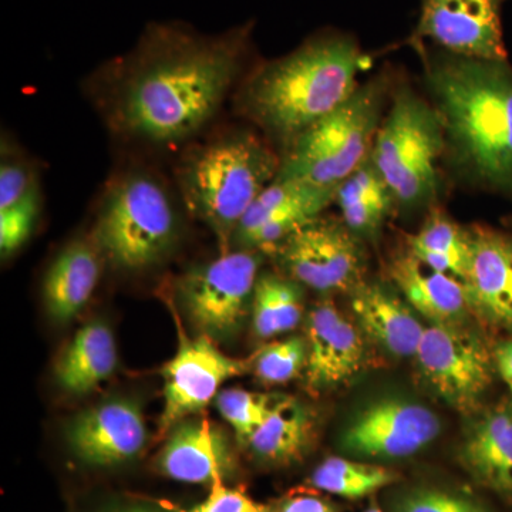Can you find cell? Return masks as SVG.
Returning <instances> with one entry per match:
<instances>
[{
	"label": "cell",
	"instance_id": "6da1fadb",
	"mask_svg": "<svg viewBox=\"0 0 512 512\" xmlns=\"http://www.w3.org/2000/svg\"><path fill=\"white\" fill-rule=\"evenodd\" d=\"M249 43L251 25L205 35L181 22L150 23L130 52L93 74L90 97L116 136L183 143L217 116Z\"/></svg>",
	"mask_w": 512,
	"mask_h": 512
},
{
	"label": "cell",
	"instance_id": "7a4b0ae2",
	"mask_svg": "<svg viewBox=\"0 0 512 512\" xmlns=\"http://www.w3.org/2000/svg\"><path fill=\"white\" fill-rule=\"evenodd\" d=\"M446 55L430 64L429 86L447 148L471 181L512 197V69Z\"/></svg>",
	"mask_w": 512,
	"mask_h": 512
},
{
	"label": "cell",
	"instance_id": "3957f363",
	"mask_svg": "<svg viewBox=\"0 0 512 512\" xmlns=\"http://www.w3.org/2000/svg\"><path fill=\"white\" fill-rule=\"evenodd\" d=\"M366 57L348 36L320 35L256 67L237 93V109L288 146L356 92Z\"/></svg>",
	"mask_w": 512,
	"mask_h": 512
},
{
	"label": "cell",
	"instance_id": "277c9868",
	"mask_svg": "<svg viewBox=\"0 0 512 512\" xmlns=\"http://www.w3.org/2000/svg\"><path fill=\"white\" fill-rule=\"evenodd\" d=\"M281 158L249 130H228L192 144L175 167L187 210L228 252L239 222L278 175Z\"/></svg>",
	"mask_w": 512,
	"mask_h": 512
},
{
	"label": "cell",
	"instance_id": "5b68a950",
	"mask_svg": "<svg viewBox=\"0 0 512 512\" xmlns=\"http://www.w3.org/2000/svg\"><path fill=\"white\" fill-rule=\"evenodd\" d=\"M180 227L164 184L147 171L130 170L107 185L94 241L117 268L141 271L160 264L173 251Z\"/></svg>",
	"mask_w": 512,
	"mask_h": 512
},
{
	"label": "cell",
	"instance_id": "8992f818",
	"mask_svg": "<svg viewBox=\"0 0 512 512\" xmlns=\"http://www.w3.org/2000/svg\"><path fill=\"white\" fill-rule=\"evenodd\" d=\"M384 94L383 80L357 87L342 106L286 146L275 180L342 183L372 153L382 121Z\"/></svg>",
	"mask_w": 512,
	"mask_h": 512
},
{
	"label": "cell",
	"instance_id": "52a82bcc",
	"mask_svg": "<svg viewBox=\"0 0 512 512\" xmlns=\"http://www.w3.org/2000/svg\"><path fill=\"white\" fill-rule=\"evenodd\" d=\"M446 130L436 107L402 89L377 131L373 164L404 208L430 204L439 194V160L446 151Z\"/></svg>",
	"mask_w": 512,
	"mask_h": 512
},
{
	"label": "cell",
	"instance_id": "ba28073f",
	"mask_svg": "<svg viewBox=\"0 0 512 512\" xmlns=\"http://www.w3.org/2000/svg\"><path fill=\"white\" fill-rule=\"evenodd\" d=\"M256 249L222 252L178 281V299L191 322L214 342L241 332L254 301L262 258Z\"/></svg>",
	"mask_w": 512,
	"mask_h": 512
},
{
	"label": "cell",
	"instance_id": "9c48e42d",
	"mask_svg": "<svg viewBox=\"0 0 512 512\" xmlns=\"http://www.w3.org/2000/svg\"><path fill=\"white\" fill-rule=\"evenodd\" d=\"M416 357L431 389L460 412L473 410L493 382L494 356L483 340L460 325L431 323Z\"/></svg>",
	"mask_w": 512,
	"mask_h": 512
},
{
	"label": "cell",
	"instance_id": "30bf717a",
	"mask_svg": "<svg viewBox=\"0 0 512 512\" xmlns=\"http://www.w3.org/2000/svg\"><path fill=\"white\" fill-rule=\"evenodd\" d=\"M289 278L319 293L359 286L363 259L357 235L345 224L315 218L275 247Z\"/></svg>",
	"mask_w": 512,
	"mask_h": 512
},
{
	"label": "cell",
	"instance_id": "8fae6325",
	"mask_svg": "<svg viewBox=\"0 0 512 512\" xmlns=\"http://www.w3.org/2000/svg\"><path fill=\"white\" fill-rule=\"evenodd\" d=\"M251 370V360L224 355L208 336L181 338L177 353L163 369L160 430L165 433L187 417L202 412L217 399L222 384Z\"/></svg>",
	"mask_w": 512,
	"mask_h": 512
},
{
	"label": "cell",
	"instance_id": "7c38bea8",
	"mask_svg": "<svg viewBox=\"0 0 512 512\" xmlns=\"http://www.w3.org/2000/svg\"><path fill=\"white\" fill-rule=\"evenodd\" d=\"M503 0H423L416 36L450 55L507 62Z\"/></svg>",
	"mask_w": 512,
	"mask_h": 512
},
{
	"label": "cell",
	"instance_id": "4fadbf2b",
	"mask_svg": "<svg viewBox=\"0 0 512 512\" xmlns=\"http://www.w3.org/2000/svg\"><path fill=\"white\" fill-rule=\"evenodd\" d=\"M441 430L439 417L409 400H379L363 409L342 437L348 453L380 460H399L419 453Z\"/></svg>",
	"mask_w": 512,
	"mask_h": 512
},
{
	"label": "cell",
	"instance_id": "5bb4252c",
	"mask_svg": "<svg viewBox=\"0 0 512 512\" xmlns=\"http://www.w3.org/2000/svg\"><path fill=\"white\" fill-rule=\"evenodd\" d=\"M338 185L274 180L239 222L232 244L239 249H274L336 200Z\"/></svg>",
	"mask_w": 512,
	"mask_h": 512
},
{
	"label": "cell",
	"instance_id": "9a60e30c",
	"mask_svg": "<svg viewBox=\"0 0 512 512\" xmlns=\"http://www.w3.org/2000/svg\"><path fill=\"white\" fill-rule=\"evenodd\" d=\"M74 456L93 467H113L134 460L147 443L140 406L116 399L77 414L66 429Z\"/></svg>",
	"mask_w": 512,
	"mask_h": 512
},
{
	"label": "cell",
	"instance_id": "2e32d148",
	"mask_svg": "<svg viewBox=\"0 0 512 512\" xmlns=\"http://www.w3.org/2000/svg\"><path fill=\"white\" fill-rule=\"evenodd\" d=\"M467 231L470 256L463 285L470 311L512 333V235L481 225Z\"/></svg>",
	"mask_w": 512,
	"mask_h": 512
},
{
	"label": "cell",
	"instance_id": "e0dca14e",
	"mask_svg": "<svg viewBox=\"0 0 512 512\" xmlns=\"http://www.w3.org/2000/svg\"><path fill=\"white\" fill-rule=\"evenodd\" d=\"M306 380L312 389H326L349 380L365 362V342L332 299H323L308 316Z\"/></svg>",
	"mask_w": 512,
	"mask_h": 512
},
{
	"label": "cell",
	"instance_id": "ac0fdd59",
	"mask_svg": "<svg viewBox=\"0 0 512 512\" xmlns=\"http://www.w3.org/2000/svg\"><path fill=\"white\" fill-rule=\"evenodd\" d=\"M157 457L163 476L185 484H214L235 471V458L224 431L208 419L181 421Z\"/></svg>",
	"mask_w": 512,
	"mask_h": 512
},
{
	"label": "cell",
	"instance_id": "d6986e66",
	"mask_svg": "<svg viewBox=\"0 0 512 512\" xmlns=\"http://www.w3.org/2000/svg\"><path fill=\"white\" fill-rule=\"evenodd\" d=\"M353 315L360 329L393 356H416L424 326L412 306L379 285L353 289Z\"/></svg>",
	"mask_w": 512,
	"mask_h": 512
},
{
	"label": "cell",
	"instance_id": "ffe728a7",
	"mask_svg": "<svg viewBox=\"0 0 512 512\" xmlns=\"http://www.w3.org/2000/svg\"><path fill=\"white\" fill-rule=\"evenodd\" d=\"M390 274L407 303L434 325H461L471 312L460 279L434 271L413 255L396 259Z\"/></svg>",
	"mask_w": 512,
	"mask_h": 512
},
{
	"label": "cell",
	"instance_id": "44dd1931",
	"mask_svg": "<svg viewBox=\"0 0 512 512\" xmlns=\"http://www.w3.org/2000/svg\"><path fill=\"white\" fill-rule=\"evenodd\" d=\"M461 460L478 483L512 497V400L478 421L464 441Z\"/></svg>",
	"mask_w": 512,
	"mask_h": 512
},
{
	"label": "cell",
	"instance_id": "7402d4cb",
	"mask_svg": "<svg viewBox=\"0 0 512 512\" xmlns=\"http://www.w3.org/2000/svg\"><path fill=\"white\" fill-rule=\"evenodd\" d=\"M100 259L90 242L77 239L56 256L43 282L50 318L67 323L83 311L99 284Z\"/></svg>",
	"mask_w": 512,
	"mask_h": 512
},
{
	"label": "cell",
	"instance_id": "603a6c76",
	"mask_svg": "<svg viewBox=\"0 0 512 512\" xmlns=\"http://www.w3.org/2000/svg\"><path fill=\"white\" fill-rule=\"evenodd\" d=\"M117 369V346L106 323L84 325L56 363V380L64 392L86 394L109 380Z\"/></svg>",
	"mask_w": 512,
	"mask_h": 512
},
{
	"label": "cell",
	"instance_id": "cb8c5ba5",
	"mask_svg": "<svg viewBox=\"0 0 512 512\" xmlns=\"http://www.w3.org/2000/svg\"><path fill=\"white\" fill-rule=\"evenodd\" d=\"M315 419L305 404L282 397L248 440L249 453L266 466H288L301 460L313 437Z\"/></svg>",
	"mask_w": 512,
	"mask_h": 512
},
{
	"label": "cell",
	"instance_id": "d4e9b609",
	"mask_svg": "<svg viewBox=\"0 0 512 512\" xmlns=\"http://www.w3.org/2000/svg\"><path fill=\"white\" fill-rule=\"evenodd\" d=\"M410 255L437 272L463 282L466 276L470 242L461 228L441 211H434L416 235L409 238Z\"/></svg>",
	"mask_w": 512,
	"mask_h": 512
},
{
	"label": "cell",
	"instance_id": "484cf974",
	"mask_svg": "<svg viewBox=\"0 0 512 512\" xmlns=\"http://www.w3.org/2000/svg\"><path fill=\"white\" fill-rule=\"evenodd\" d=\"M302 285L284 276L259 275L252 301V328L261 339L291 332L303 315Z\"/></svg>",
	"mask_w": 512,
	"mask_h": 512
},
{
	"label": "cell",
	"instance_id": "4316f807",
	"mask_svg": "<svg viewBox=\"0 0 512 512\" xmlns=\"http://www.w3.org/2000/svg\"><path fill=\"white\" fill-rule=\"evenodd\" d=\"M397 474L387 468L359 463L342 457H329L315 468L309 484L315 490L359 500L396 483Z\"/></svg>",
	"mask_w": 512,
	"mask_h": 512
},
{
	"label": "cell",
	"instance_id": "83f0119b",
	"mask_svg": "<svg viewBox=\"0 0 512 512\" xmlns=\"http://www.w3.org/2000/svg\"><path fill=\"white\" fill-rule=\"evenodd\" d=\"M281 396L254 393L242 389H227L218 393L215 404L222 419L227 421L242 446H247L252 434L261 427Z\"/></svg>",
	"mask_w": 512,
	"mask_h": 512
},
{
	"label": "cell",
	"instance_id": "f1b7e54d",
	"mask_svg": "<svg viewBox=\"0 0 512 512\" xmlns=\"http://www.w3.org/2000/svg\"><path fill=\"white\" fill-rule=\"evenodd\" d=\"M256 379L264 384H284L295 379L308 363L306 339L292 336L264 346L251 360Z\"/></svg>",
	"mask_w": 512,
	"mask_h": 512
},
{
	"label": "cell",
	"instance_id": "f546056e",
	"mask_svg": "<svg viewBox=\"0 0 512 512\" xmlns=\"http://www.w3.org/2000/svg\"><path fill=\"white\" fill-rule=\"evenodd\" d=\"M390 512H490L473 495L443 488H413L397 495Z\"/></svg>",
	"mask_w": 512,
	"mask_h": 512
},
{
	"label": "cell",
	"instance_id": "4dcf8cb0",
	"mask_svg": "<svg viewBox=\"0 0 512 512\" xmlns=\"http://www.w3.org/2000/svg\"><path fill=\"white\" fill-rule=\"evenodd\" d=\"M40 214V188H33L23 200L0 210V251L8 258L32 235Z\"/></svg>",
	"mask_w": 512,
	"mask_h": 512
},
{
	"label": "cell",
	"instance_id": "1f68e13d",
	"mask_svg": "<svg viewBox=\"0 0 512 512\" xmlns=\"http://www.w3.org/2000/svg\"><path fill=\"white\" fill-rule=\"evenodd\" d=\"M392 197L338 200L343 224L356 235L372 237L382 227L392 205Z\"/></svg>",
	"mask_w": 512,
	"mask_h": 512
},
{
	"label": "cell",
	"instance_id": "d6a6232c",
	"mask_svg": "<svg viewBox=\"0 0 512 512\" xmlns=\"http://www.w3.org/2000/svg\"><path fill=\"white\" fill-rule=\"evenodd\" d=\"M210 493L200 504L180 512H268V505L256 503L244 490L228 487L224 480L210 485Z\"/></svg>",
	"mask_w": 512,
	"mask_h": 512
},
{
	"label": "cell",
	"instance_id": "836d02e7",
	"mask_svg": "<svg viewBox=\"0 0 512 512\" xmlns=\"http://www.w3.org/2000/svg\"><path fill=\"white\" fill-rule=\"evenodd\" d=\"M36 187H39L36 174L28 164L3 157L0 165V210L18 204Z\"/></svg>",
	"mask_w": 512,
	"mask_h": 512
},
{
	"label": "cell",
	"instance_id": "e575fe53",
	"mask_svg": "<svg viewBox=\"0 0 512 512\" xmlns=\"http://www.w3.org/2000/svg\"><path fill=\"white\" fill-rule=\"evenodd\" d=\"M268 507V512H338L335 504L315 491H296Z\"/></svg>",
	"mask_w": 512,
	"mask_h": 512
},
{
	"label": "cell",
	"instance_id": "d590c367",
	"mask_svg": "<svg viewBox=\"0 0 512 512\" xmlns=\"http://www.w3.org/2000/svg\"><path fill=\"white\" fill-rule=\"evenodd\" d=\"M495 365L498 372L507 383L508 389L512 394V342L503 343L498 346L494 353Z\"/></svg>",
	"mask_w": 512,
	"mask_h": 512
},
{
	"label": "cell",
	"instance_id": "8d00e7d4",
	"mask_svg": "<svg viewBox=\"0 0 512 512\" xmlns=\"http://www.w3.org/2000/svg\"><path fill=\"white\" fill-rule=\"evenodd\" d=\"M99 512H170L164 508L154 507L148 504H119L111 505V507L104 508Z\"/></svg>",
	"mask_w": 512,
	"mask_h": 512
},
{
	"label": "cell",
	"instance_id": "74e56055",
	"mask_svg": "<svg viewBox=\"0 0 512 512\" xmlns=\"http://www.w3.org/2000/svg\"><path fill=\"white\" fill-rule=\"evenodd\" d=\"M365 512H383V510L377 505L376 501L373 500L369 507L366 508Z\"/></svg>",
	"mask_w": 512,
	"mask_h": 512
}]
</instances>
